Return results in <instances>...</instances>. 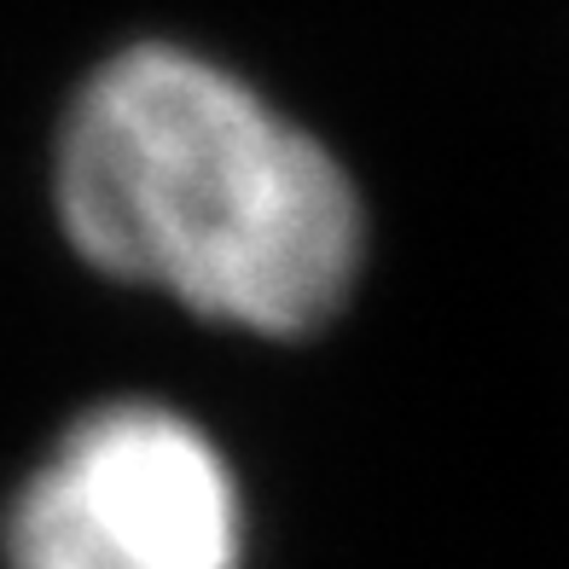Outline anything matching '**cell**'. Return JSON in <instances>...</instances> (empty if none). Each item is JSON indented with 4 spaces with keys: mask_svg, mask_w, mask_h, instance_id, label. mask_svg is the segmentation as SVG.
Returning <instances> with one entry per match:
<instances>
[{
    "mask_svg": "<svg viewBox=\"0 0 569 569\" xmlns=\"http://www.w3.org/2000/svg\"><path fill=\"white\" fill-rule=\"evenodd\" d=\"M53 198L99 273L268 338L326 326L367 250L343 163L250 82L169 41L122 47L76 88Z\"/></svg>",
    "mask_w": 569,
    "mask_h": 569,
    "instance_id": "1",
    "label": "cell"
},
{
    "mask_svg": "<svg viewBox=\"0 0 569 569\" xmlns=\"http://www.w3.org/2000/svg\"><path fill=\"white\" fill-rule=\"evenodd\" d=\"M7 569H244L232 465L158 401L82 412L7 511Z\"/></svg>",
    "mask_w": 569,
    "mask_h": 569,
    "instance_id": "2",
    "label": "cell"
}]
</instances>
